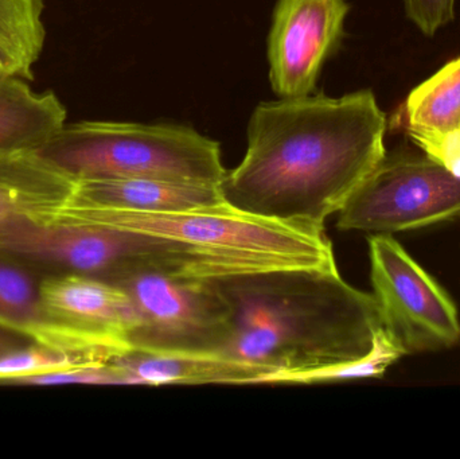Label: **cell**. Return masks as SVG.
<instances>
[{
	"instance_id": "3957f363",
	"label": "cell",
	"mask_w": 460,
	"mask_h": 459,
	"mask_svg": "<svg viewBox=\"0 0 460 459\" xmlns=\"http://www.w3.org/2000/svg\"><path fill=\"white\" fill-rule=\"evenodd\" d=\"M56 216L115 226L182 245L202 269V278L264 269H335L326 229L249 215L223 202L180 213L102 209L56 199Z\"/></svg>"
},
{
	"instance_id": "ffe728a7",
	"label": "cell",
	"mask_w": 460,
	"mask_h": 459,
	"mask_svg": "<svg viewBox=\"0 0 460 459\" xmlns=\"http://www.w3.org/2000/svg\"><path fill=\"white\" fill-rule=\"evenodd\" d=\"M405 13L427 37L454 21L456 0H402Z\"/></svg>"
},
{
	"instance_id": "e0dca14e",
	"label": "cell",
	"mask_w": 460,
	"mask_h": 459,
	"mask_svg": "<svg viewBox=\"0 0 460 459\" xmlns=\"http://www.w3.org/2000/svg\"><path fill=\"white\" fill-rule=\"evenodd\" d=\"M66 181L38 151L0 150V223Z\"/></svg>"
},
{
	"instance_id": "6da1fadb",
	"label": "cell",
	"mask_w": 460,
	"mask_h": 459,
	"mask_svg": "<svg viewBox=\"0 0 460 459\" xmlns=\"http://www.w3.org/2000/svg\"><path fill=\"white\" fill-rule=\"evenodd\" d=\"M388 120L370 89L257 105L245 156L226 172V204L260 217L324 229L386 154Z\"/></svg>"
},
{
	"instance_id": "9a60e30c",
	"label": "cell",
	"mask_w": 460,
	"mask_h": 459,
	"mask_svg": "<svg viewBox=\"0 0 460 459\" xmlns=\"http://www.w3.org/2000/svg\"><path fill=\"white\" fill-rule=\"evenodd\" d=\"M66 118V108L54 92H37L29 80L0 75V150H40Z\"/></svg>"
},
{
	"instance_id": "d6986e66",
	"label": "cell",
	"mask_w": 460,
	"mask_h": 459,
	"mask_svg": "<svg viewBox=\"0 0 460 459\" xmlns=\"http://www.w3.org/2000/svg\"><path fill=\"white\" fill-rule=\"evenodd\" d=\"M86 364H105L88 356L45 347H21L0 356V380L21 382L24 377Z\"/></svg>"
},
{
	"instance_id": "4fadbf2b",
	"label": "cell",
	"mask_w": 460,
	"mask_h": 459,
	"mask_svg": "<svg viewBox=\"0 0 460 459\" xmlns=\"http://www.w3.org/2000/svg\"><path fill=\"white\" fill-rule=\"evenodd\" d=\"M113 363L127 385L262 384L270 369L220 355H162L131 352Z\"/></svg>"
},
{
	"instance_id": "52a82bcc",
	"label": "cell",
	"mask_w": 460,
	"mask_h": 459,
	"mask_svg": "<svg viewBox=\"0 0 460 459\" xmlns=\"http://www.w3.org/2000/svg\"><path fill=\"white\" fill-rule=\"evenodd\" d=\"M131 299L139 326L131 349L162 355H220L229 340V315L201 278L146 269L116 280Z\"/></svg>"
},
{
	"instance_id": "5b68a950",
	"label": "cell",
	"mask_w": 460,
	"mask_h": 459,
	"mask_svg": "<svg viewBox=\"0 0 460 459\" xmlns=\"http://www.w3.org/2000/svg\"><path fill=\"white\" fill-rule=\"evenodd\" d=\"M0 253L112 283L146 269L202 277L199 261L182 245L49 213L38 216L19 210L0 223Z\"/></svg>"
},
{
	"instance_id": "ba28073f",
	"label": "cell",
	"mask_w": 460,
	"mask_h": 459,
	"mask_svg": "<svg viewBox=\"0 0 460 459\" xmlns=\"http://www.w3.org/2000/svg\"><path fill=\"white\" fill-rule=\"evenodd\" d=\"M373 296L384 329L405 355L439 352L458 344V310L445 288L392 234L367 237Z\"/></svg>"
},
{
	"instance_id": "8fae6325",
	"label": "cell",
	"mask_w": 460,
	"mask_h": 459,
	"mask_svg": "<svg viewBox=\"0 0 460 459\" xmlns=\"http://www.w3.org/2000/svg\"><path fill=\"white\" fill-rule=\"evenodd\" d=\"M391 128L460 178V56L408 94Z\"/></svg>"
},
{
	"instance_id": "7a4b0ae2",
	"label": "cell",
	"mask_w": 460,
	"mask_h": 459,
	"mask_svg": "<svg viewBox=\"0 0 460 459\" xmlns=\"http://www.w3.org/2000/svg\"><path fill=\"white\" fill-rule=\"evenodd\" d=\"M226 305L228 342L220 356L295 374L358 360L384 328L373 294L335 269H264L201 278Z\"/></svg>"
},
{
	"instance_id": "8992f818",
	"label": "cell",
	"mask_w": 460,
	"mask_h": 459,
	"mask_svg": "<svg viewBox=\"0 0 460 459\" xmlns=\"http://www.w3.org/2000/svg\"><path fill=\"white\" fill-rule=\"evenodd\" d=\"M460 216V178L426 154L396 150L356 189L338 212L343 232L392 234Z\"/></svg>"
},
{
	"instance_id": "277c9868",
	"label": "cell",
	"mask_w": 460,
	"mask_h": 459,
	"mask_svg": "<svg viewBox=\"0 0 460 459\" xmlns=\"http://www.w3.org/2000/svg\"><path fill=\"white\" fill-rule=\"evenodd\" d=\"M38 153L75 182L156 178L220 185L228 172L216 140L174 123H66Z\"/></svg>"
},
{
	"instance_id": "2e32d148",
	"label": "cell",
	"mask_w": 460,
	"mask_h": 459,
	"mask_svg": "<svg viewBox=\"0 0 460 459\" xmlns=\"http://www.w3.org/2000/svg\"><path fill=\"white\" fill-rule=\"evenodd\" d=\"M43 0H0V75L31 81L46 42Z\"/></svg>"
},
{
	"instance_id": "30bf717a",
	"label": "cell",
	"mask_w": 460,
	"mask_h": 459,
	"mask_svg": "<svg viewBox=\"0 0 460 459\" xmlns=\"http://www.w3.org/2000/svg\"><path fill=\"white\" fill-rule=\"evenodd\" d=\"M46 312L61 325L91 339L131 349L139 317L128 294L115 283L65 274L40 286Z\"/></svg>"
},
{
	"instance_id": "ac0fdd59",
	"label": "cell",
	"mask_w": 460,
	"mask_h": 459,
	"mask_svg": "<svg viewBox=\"0 0 460 459\" xmlns=\"http://www.w3.org/2000/svg\"><path fill=\"white\" fill-rule=\"evenodd\" d=\"M405 356L402 345L381 329L375 339L372 350L358 360L322 366L295 374H270L262 384H322L356 379H380L389 368Z\"/></svg>"
},
{
	"instance_id": "9c48e42d",
	"label": "cell",
	"mask_w": 460,
	"mask_h": 459,
	"mask_svg": "<svg viewBox=\"0 0 460 459\" xmlns=\"http://www.w3.org/2000/svg\"><path fill=\"white\" fill-rule=\"evenodd\" d=\"M349 0H278L267 40L270 83L279 97L308 96L342 40Z\"/></svg>"
},
{
	"instance_id": "44dd1931",
	"label": "cell",
	"mask_w": 460,
	"mask_h": 459,
	"mask_svg": "<svg viewBox=\"0 0 460 459\" xmlns=\"http://www.w3.org/2000/svg\"><path fill=\"white\" fill-rule=\"evenodd\" d=\"M22 344H19L15 339L8 336V334L3 333L0 331V356L4 355V353L11 352V350L16 349V348H21Z\"/></svg>"
},
{
	"instance_id": "5bb4252c",
	"label": "cell",
	"mask_w": 460,
	"mask_h": 459,
	"mask_svg": "<svg viewBox=\"0 0 460 459\" xmlns=\"http://www.w3.org/2000/svg\"><path fill=\"white\" fill-rule=\"evenodd\" d=\"M0 323L29 331L43 345L88 357H102L107 344L54 321L46 312L40 288L18 267L0 259Z\"/></svg>"
},
{
	"instance_id": "7c38bea8",
	"label": "cell",
	"mask_w": 460,
	"mask_h": 459,
	"mask_svg": "<svg viewBox=\"0 0 460 459\" xmlns=\"http://www.w3.org/2000/svg\"><path fill=\"white\" fill-rule=\"evenodd\" d=\"M70 201L102 209L137 213H180L223 204L217 183L132 178L75 182Z\"/></svg>"
}]
</instances>
